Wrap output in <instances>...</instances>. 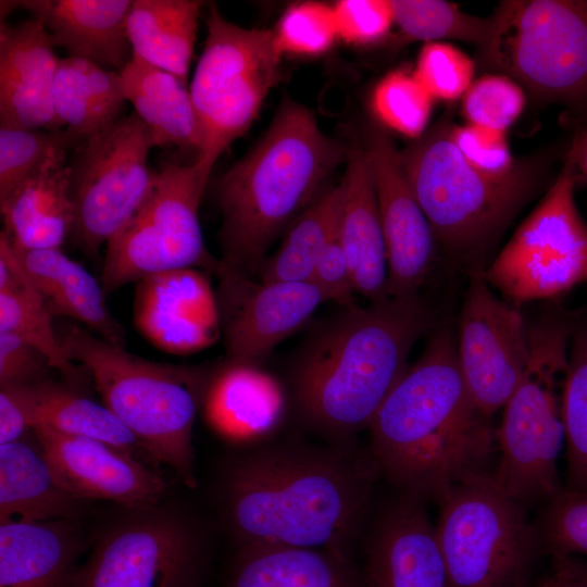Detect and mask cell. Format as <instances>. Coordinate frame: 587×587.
I'll return each instance as SVG.
<instances>
[{
    "label": "cell",
    "mask_w": 587,
    "mask_h": 587,
    "mask_svg": "<svg viewBox=\"0 0 587 587\" xmlns=\"http://www.w3.org/2000/svg\"><path fill=\"white\" fill-rule=\"evenodd\" d=\"M554 576L559 587H587L570 557H554Z\"/></svg>",
    "instance_id": "obj_50"
},
{
    "label": "cell",
    "mask_w": 587,
    "mask_h": 587,
    "mask_svg": "<svg viewBox=\"0 0 587 587\" xmlns=\"http://www.w3.org/2000/svg\"><path fill=\"white\" fill-rule=\"evenodd\" d=\"M189 90L201 128L196 162L211 174L229 145L247 132L280 76L282 52L273 30L245 28L215 5Z\"/></svg>",
    "instance_id": "obj_10"
},
{
    "label": "cell",
    "mask_w": 587,
    "mask_h": 587,
    "mask_svg": "<svg viewBox=\"0 0 587 587\" xmlns=\"http://www.w3.org/2000/svg\"><path fill=\"white\" fill-rule=\"evenodd\" d=\"M537 528L553 557L587 554V490L562 488L547 502Z\"/></svg>",
    "instance_id": "obj_42"
},
{
    "label": "cell",
    "mask_w": 587,
    "mask_h": 587,
    "mask_svg": "<svg viewBox=\"0 0 587 587\" xmlns=\"http://www.w3.org/2000/svg\"><path fill=\"white\" fill-rule=\"evenodd\" d=\"M582 125L578 127L566 158L587 177V110L580 114Z\"/></svg>",
    "instance_id": "obj_49"
},
{
    "label": "cell",
    "mask_w": 587,
    "mask_h": 587,
    "mask_svg": "<svg viewBox=\"0 0 587 587\" xmlns=\"http://www.w3.org/2000/svg\"><path fill=\"white\" fill-rule=\"evenodd\" d=\"M363 149L376 189L386 248L388 295L395 299L417 298L432 271L437 239L390 138L382 130L372 129Z\"/></svg>",
    "instance_id": "obj_17"
},
{
    "label": "cell",
    "mask_w": 587,
    "mask_h": 587,
    "mask_svg": "<svg viewBox=\"0 0 587 587\" xmlns=\"http://www.w3.org/2000/svg\"><path fill=\"white\" fill-rule=\"evenodd\" d=\"M395 23L411 39L436 42L459 39L485 40L490 20L462 12L455 3L441 0H390Z\"/></svg>",
    "instance_id": "obj_37"
},
{
    "label": "cell",
    "mask_w": 587,
    "mask_h": 587,
    "mask_svg": "<svg viewBox=\"0 0 587 587\" xmlns=\"http://www.w3.org/2000/svg\"><path fill=\"white\" fill-rule=\"evenodd\" d=\"M536 587V586H535Z\"/></svg>",
    "instance_id": "obj_53"
},
{
    "label": "cell",
    "mask_w": 587,
    "mask_h": 587,
    "mask_svg": "<svg viewBox=\"0 0 587 587\" xmlns=\"http://www.w3.org/2000/svg\"><path fill=\"white\" fill-rule=\"evenodd\" d=\"M489 20L488 65L540 99L587 110V0L503 1Z\"/></svg>",
    "instance_id": "obj_8"
},
{
    "label": "cell",
    "mask_w": 587,
    "mask_h": 587,
    "mask_svg": "<svg viewBox=\"0 0 587 587\" xmlns=\"http://www.w3.org/2000/svg\"><path fill=\"white\" fill-rule=\"evenodd\" d=\"M450 127L436 125L399 154L436 239L450 250L466 251L509 222L530 195L541 168L517 162L505 177L486 175L463 158Z\"/></svg>",
    "instance_id": "obj_7"
},
{
    "label": "cell",
    "mask_w": 587,
    "mask_h": 587,
    "mask_svg": "<svg viewBox=\"0 0 587 587\" xmlns=\"http://www.w3.org/2000/svg\"><path fill=\"white\" fill-rule=\"evenodd\" d=\"M118 73L125 99L154 147L175 146L198 155L202 135L187 82L134 55Z\"/></svg>",
    "instance_id": "obj_28"
},
{
    "label": "cell",
    "mask_w": 587,
    "mask_h": 587,
    "mask_svg": "<svg viewBox=\"0 0 587 587\" xmlns=\"http://www.w3.org/2000/svg\"><path fill=\"white\" fill-rule=\"evenodd\" d=\"M474 403L449 327L438 330L379 407L370 455L399 494L439 503L452 487L489 473L496 433Z\"/></svg>",
    "instance_id": "obj_2"
},
{
    "label": "cell",
    "mask_w": 587,
    "mask_h": 587,
    "mask_svg": "<svg viewBox=\"0 0 587 587\" xmlns=\"http://www.w3.org/2000/svg\"><path fill=\"white\" fill-rule=\"evenodd\" d=\"M59 337L67 357L89 376L102 403L145 452L193 487L192 427L215 369L146 360L77 325L62 328Z\"/></svg>",
    "instance_id": "obj_5"
},
{
    "label": "cell",
    "mask_w": 587,
    "mask_h": 587,
    "mask_svg": "<svg viewBox=\"0 0 587 587\" xmlns=\"http://www.w3.org/2000/svg\"><path fill=\"white\" fill-rule=\"evenodd\" d=\"M52 100L55 128L82 141L120 120L126 102L118 72L73 57L59 58Z\"/></svg>",
    "instance_id": "obj_33"
},
{
    "label": "cell",
    "mask_w": 587,
    "mask_h": 587,
    "mask_svg": "<svg viewBox=\"0 0 587 587\" xmlns=\"http://www.w3.org/2000/svg\"><path fill=\"white\" fill-rule=\"evenodd\" d=\"M203 5L198 0H135L127 18L133 55L187 82Z\"/></svg>",
    "instance_id": "obj_34"
},
{
    "label": "cell",
    "mask_w": 587,
    "mask_h": 587,
    "mask_svg": "<svg viewBox=\"0 0 587 587\" xmlns=\"http://www.w3.org/2000/svg\"><path fill=\"white\" fill-rule=\"evenodd\" d=\"M30 429L24 413L12 392L0 389V445L21 440Z\"/></svg>",
    "instance_id": "obj_48"
},
{
    "label": "cell",
    "mask_w": 587,
    "mask_h": 587,
    "mask_svg": "<svg viewBox=\"0 0 587 587\" xmlns=\"http://www.w3.org/2000/svg\"><path fill=\"white\" fill-rule=\"evenodd\" d=\"M152 148L149 129L133 112L72 150L70 238L87 254L105 247L142 204L153 180L148 164Z\"/></svg>",
    "instance_id": "obj_12"
},
{
    "label": "cell",
    "mask_w": 587,
    "mask_h": 587,
    "mask_svg": "<svg viewBox=\"0 0 587 587\" xmlns=\"http://www.w3.org/2000/svg\"><path fill=\"white\" fill-rule=\"evenodd\" d=\"M525 105V93L519 83L507 75L487 74L473 80L462 97L467 123L505 133L519 118Z\"/></svg>",
    "instance_id": "obj_41"
},
{
    "label": "cell",
    "mask_w": 587,
    "mask_h": 587,
    "mask_svg": "<svg viewBox=\"0 0 587 587\" xmlns=\"http://www.w3.org/2000/svg\"><path fill=\"white\" fill-rule=\"evenodd\" d=\"M12 247L53 316L75 320L100 338L125 347V330L107 305L101 282L61 249L22 250Z\"/></svg>",
    "instance_id": "obj_27"
},
{
    "label": "cell",
    "mask_w": 587,
    "mask_h": 587,
    "mask_svg": "<svg viewBox=\"0 0 587 587\" xmlns=\"http://www.w3.org/2000/svg\"><path fill=\"white\" fill-rule=\"evenodd\" d=\"M438 505L435 530L452 587H526L539 530L490 472L459 483Z\"/></svg>",
    "instance_id": "obj_9"
},
{
    "label": "cell",
    "mask_w": 587,
    "mask_h": 587,
    "mask_svg": "<svg viewBox=\"0 0 587 587\" xmlns=\"http://www.w3.org/2000/svg\"><path fill=\"white\" fill-rule=\"evenodd\" d=\"M450 136L463 158L486 175L505 177L517 165L504 133L466 123L451 126Z\"/></svg>",
    "instance_id": "obj_44"
},
{
    "label": "cell",
    "mask_w": 587,
    "mask_h": 587,
    "mask_svg": "<svg viewBox=\"0 0 587 587\" xmlns=\"http://www.w3.org/2000/svg\"><path fill=\"white\" fill-rule=\"evenodd\" d=\"M574 562V561H573ZM574 565H575V569L576 571L578 572V574L580 575V577L585 580V583L587 584V563L584 564V563H575L574 562Z\"/></svg>",
    "instance_id": "obj_52"
},
{
    "label": "cell",
    "mask_w": 587,
    "mask_h": 587,
    "mask_svg": "<svg viewBox=\"0 0 587 587\" xmlns=\"http://www.w3.org/2000/svg\"><path fill=\"white\" fill-rule=\"evenodd\" d=\"M536 587H559V586L554 576L551 573L542 582H540Z\"/></svg>",
    "instance_id": "obj_51"
},
{
    "label": "cell",
    "mask_w": 587,
    "mask_h": 587,
    "mask_svg": "<svg viewBox=\"0 0 587 587\" xmlns=\"http://www.w3.org/2000/svg\"><path fill=\"white\" fill-rule=\"evenodd\" d=\"M82 142L66 129L0 126V202L4 201L51 155Z\"/></svg>",
    "instance_id": "obj_38"
},
{
    "label": "cell",
    "mask_w": 587,
    "mask_h": 587,
    "mask_svg": "<svg viewBox=\"0 0 587 587\" xmlns=\"http://www.w3.org/2000/svg\"><path fill=\"white\" fill-rule=\"evenodd\" d=\"M202 411L207 423L237 444L267 439L283 424L287 397L282 384L260 366L225 363L208 385Z\"/></svg>",
    "instance_id": "obj_23"
},
{
    "label": "cell",
    "mask_w": 587,
    "mask_h": 587,
    "mask_svg": "<svg viewBox=\"0 0 587 587\" xmlns=\"http://www.w3.org/2000/svg\"><path fill=\"white\" fill-rule=\"evenodd\" d=\"M67 151L47 159L4 201L3 232L22 250L61 249L71 237L74 210Z\"/></svg>",
    "instance_id": "obj_25"
},
{
    "label": "cell",
    "mask_w": 587,
    "mask_h": 587,
    "mask_svg": "<svg viewBox=\"0 0 587 587\" xmlns=\"http://www.w3.org/2000/svg\"><path fill=\"white\" fill-rule=\"evenodd\" d=\"M80 539L74 521L0 525V587H71Z\"/></svg>",
    "instance_id": "obj_26"
},
{
    "label": "cell",
    "mask_w": 587,
    "mask_h": 587,
    "mask_svg": "<svg viewBox=\"0 0 587 587\" xmlns=\"http://www.w3.org/2000/svg\"><path fill=\"white\" fill-rule=\"evenodd\" d=\"M333 9L338 38L348 43L378 41L395 23L390 0H341Z\"/></svg>",
    "instance_id": "obj_45"
},
{
    "label": "cell",
    "mask_w": 587,
    "mask_h": 587,
    "mask_svg": "<svg viewBox=\"0 0 587 587\" xmlns=\"http://www.w3.org/2000/svg\"><path fill=\"white\" fill-rule=\"evenodd\" d=\"M575 167L555 182L482 275L514 304L553 299L587 282V224L574 199Z\"/></svg>",
    "instance_id": "obj_13"
},
{
    "label": "cell",
    "mask_w": 587,
    "mask_h": 587,
    "mask_svg": "<svg viewBox=\"0 0 587 587\" xmlns=\"http://www.w3.org/2000/svg\"><path fill=\"white\" fill-rule=\"evenodd\" d=\"M216 278L227 363L260 366L325 302L312 282L264 283L227 266Z\"/></svg>",
    "instance_id": "obj_16"
},
{
    "label": "cell",
    "mask_w": 587,
    "mask_h": 587,
    "mask_svg": "<svg viewBox=\"0 0 587 587\" xmlns=\"http://www.w3.org/2000/svg\"><path fill=\"white\" fill-rule=\"evenodd\" d=\"M571 332V317L557 309L528 326L527 366L496 432L500 459L491 476L526 509L562 489L557 462L565 441L562 392Z\"/></svg>",
    "instance_id": "obj_6"
},
{
    "label": "cell",
    "mask_w": 587,
    "mask_h": 587,
    "mask_svg": "<svg viewBox=\"0 0 587 587\" xmlns=\"http://www.w3.org/2000/svg\"><path fill=\"white\" fill-rule=\"evenodd\" d=\"M311 282L321 290L325 301H334L344 309L357 305L352 272L338 236V226L314 268Z\"/></svg>",
    "instance_id": "obj_47"
},
{
    "label": "cell",
    "mask_w": 587,
    "mask_h": 587,
    "mask_svg": "<svg viewBox=\"0 0 587 587\" xmlns=\"http://www.w3.org/2000/svg\"><path fill=\"white\" fill-rule=\"evenodd\" d=\"M210 273L179 268L146 276L135 284L133 321L158 349L192 354L222 337L216 291Z\"/></svg>",
    "instance_id": "obj_18"
},
{
    "label": "cell",
    "mask_w": 587,
    "mask_h": 587,
    "mask_svg": "<svg viewBox=\"0 0 587 587\" xmlns=\"http://www.w3.org/2000/svg\"><path fill=\"white\" fill-rule=\"evenodd\" d=\"M83 500L58 482L39 445H0V523L75 521Z\"/></svg>",
    "instance_id": "obj_29"
},
{
    "label": "cell",
    "mask_w": 587,
    "mask_h": 587,
    "mask_svg": "<svg viewBox=\"0 0 587 587\" xmlns=\"http://www.w3.org/2000/svg\"><path fill=\"white\" fill-rule=\"evenodd\" d=\"M341 199L340 183L303 210L288 226L277 251L263 262L258 279L311 282L321 255L337 230Z\"/></svg>",
    "instance_id": "obj_35"
},
{
    "label": "cell",
    "mask_w": 587,
    "mask_h": 587,
    "mask_svg": "<svg viewBox=\"0 0 587 587\" xmlns=\"http://www.w3.org/2000/svg\"><path fill=\"white\" fill-rule=\"evenodd\" d=\"M37 18L0 25V126L58 130L53 84L59 58Z\"/></svg>",
    "instance_id": "obj_21"
},
{
    "label": "cell",
    "mask_w": 587,
    "mask_h": 587,
    "mask_svg": "<svg viewBox=\"0 0 587 587\" xmlns=\"http://www.w3.org/2000/svg\"><path fill=\"white\" fill-rule=\"evenodd\" d=\"M48 358L15 335L0 333V387L24 386L48 379Z\"/></svg>",
    "instance_id": "obj_46"
},
{
    "label": "cell",
    "mask_w": 587,
    "mask_h": 587,
    "mask_svg": "<svg viewBox=\"0 0 587 587\" xmlns=\"http://www.w3.org/2000/svg\"><path fill=\"white\" fill-rule=\"evenodd\" d=\"M425 503L399 494L378 511L362 587H452Z\"/></svg>",
    "instance_id": "obj_20"
},
{
    "label": "cell",
    "mask_w": 587,
    "mask_h": 587,
    "mask_svg": "<svg viewBox=\"0 0 587 587\" xmlns=\"http://www.w3.org/2000/svg\"><path fill=\"white\" fill-rule=\"evenodd\" d=\"M349 152L321 130L309 109L283 100L257 145L216 182L224 265L258 279L274 240Z\"/></svg>",
    "instance_id": "obj_4"
},
{
    "label": "cell",
    "mask_w": 587,
    "mask_h": 587,
    "mask_svg": "<svg viewBox=\"0 0 587 587\" xmlns=\"http://www.w3.org/2000/svg\"><path fill=\"white\" fill-rule=\"evenodd\" d=\"M344 310L311 338L292 374L302 417L338 445L369 428L429 321L419 297Z\"/></svg>",
    "instance_id": "obj_3"
},
{
    "label": "cell",
    "mask_w": 587,
    "mask_h": 587,
    "mask_svg": "<svg viewBox=\"0 0 587 587\" xmlns=\"http://www.w3.org/2000/svg\"><path fill=\"white\" fill-rule=\"evenodd\" d=\"M562 417L567 459L564 488L587 490V314H573Z\"/></svg>",
    "instance_id": "obj_36"
},
{
    "label": "cell",
    "mask_w": 587,
    "mask_h": 587,
    "mask_svg": "<svg viewBox=\"0 0 587 587\" xmlns=\"http://www.w3.org/2000/svg\"><path fill=\"white\" fill-rule=\"evenodd\" d=\"M39 20L54 47L68 57L120 72L133 52L127 35L129 0L13 1Z\"/></svg>",
    "instance_id": "obj_22"
},
{
    "label": "cell",
    "mask_w": 587,
    "mask_h": 587,
    "mask_svg": "<svg viewBox=\"0 0 587 587\" xmlns=\"http://www.w3.org/2000/svg\"><path fill=\"white\" fill-rule=\"evenodd\" d=\"M273 32L282 54L316 57L338 39L333 7L317 1L290 5Z\"/></svg>",
    "instance_id": "obj_40"
},
{
    "label": "cell",
    "mask_w": 587,
    "mask_h": 587,
    "mask_svg": "<svg viewBox=\"0 0 587 587\" xmlns=\"http://www.w3.org/2000/svg\"><path fill=\"white\" fill-rule=\"evenodd\" d=\"M458 361L469 392L488 417L520 385L528 357V326L500 300L482 275L473 276L459 319Z\"/></svg>",
    "instance_id": "obj_15"
},
{
    "label": "cell",
    "mask_w": 587,
    "mask_h": 587,
    "mask_svg": "<svg viewBox=\"0 0 587 587\" xmlns=\"http://www.w3.org/2000/svg\"><path fill=\"white\" fill-rule=\"evenodd\" d=\"M203 559L201 530L186 515L137 509L99 539L71 587H197Z\"/></svg>",
    "instance_id": "obj_14"
},
{
    "label": "cell",
    "mask_w": 587,
    "mask_h": 587,
    "mask_svg": "<svg viewBox=\"0 0 587 587\" xmlns=\"http://www.w3.org/2000/svg\"><path fill=\"white\" fill-rule=\"evenodd\" d=\"M379 471L346 445L275 442L233 461L226 516L242 546L332 550L347 555L371 511Z\"/></svg>",
    "instance_id": "obj_1"
},
{
    "label": "cell",
    "mask_w": 587,
    "mask_h": 587,
    "mask_svg": "<svg viewBox=\"0 0 587 587\" xmlns=\"http://www.w3.org/2000/svg\"><path fill=\"white\" fill-rule=\"evenodd\" d=\"M20 404L32 429L46 425L63 434L96 439L136 457L138 439L103 403L77 387L51 378L24 386H5Z\"/></svg>",
    "instance_id": "obj_30"
},
{
    "label": "cell",
    "mask_w": 587,
    "mask_h": 587,
    "mask_svg": "<svg viewBox=\"0 0 587 587\" xmlns=\"http://www.w3.org/2000/svg\"><path fill=\"white\" fill-rule=\"evenodd\" d=\"M434 101L413 72L397 70L385 75L375 86L371 105L386 127L419 139L426 133Z\"/></svg>",
    "instance_id": "obj_39"
},
{
    "label": "cell",
    "mask_w": 587,
    "mask_h": 587,
    "mask_svg": "<svg viewBox=\"0 0 587 587\" xmlns=\"http://www.w3.org/2000/svg\"><path fill=\"white\" fill-rule=\"evenodd\" d=\"M53 314L22 267L14 249L0 233V333L17 336L37 348L65 383L82 387L87 373L65 353Z\"/></svg>",
    "instance_id": "obj_31"
},
{
    "label": "cell",
    "mask_w": 587,
    "mask_h": 587,
    "mask_svg": "<svg viewBox=\"0 0 587 587\" xmlns=\"http://www.w3.org/2000/svg\"><path fill=\"white\" fill-rule=\"evenodd\" d=\"M475 64L458 47L448 42H426L413 71L434 100L462 98L473 83Z\"/></svg>",
    "instance_id": "obj_43"
},
{
    "label": "cell",
    "mask_w": 587,
    "mask_h": 587,
    "mask_svg": "<svg viewBox=\"0 0 587 587\" xmlns=\"http://www.w3.org/2000/svg\"><path fill=\"white\" fill-rule=\"evenodd\" d=\"M208 173L196 161L163 163L130 221L107 243L101 284L105 294L161 272L199 268L214 275L224 263L207 249L198 211Z\"/></svg>",
    "instance_id": "obj_11"
},
{
    "label": "cell",
    "mask_w": 587,
    "mask_h": 587,
    "mask_svg": "<svg viewBox=\"0 0 587 587\" xmlns=\"http://www.w3.org/2000/svg\"><path fill=\"white\" fill-rule=\"evenodd\" d=\"M58 482L80 500L104 499L130 510L158 505L166 485L133 454L102 441L32 428Z\"/></svg>",
    "instance_id": "obj_19"
},
{
    "label": "cell",
    "mask_w": 587,
    "mask_h": 587,
    "mask_svg": "<svg viewBox=\"0 0 587 587\" xmlns=\"http://www.w3.org/2000/svg\"><path fill=\"white\" fill-rule=\"evenodd\" d=\"M338 236L355 292L370 303L389 297L387 258L376 189L364 149L350 150L342 180Z\"/></svg>",
    "instance_id": "obj_24"
},
{
    "label": "cell",
    "mask_w": 587,
    "mask_h": 587,
    "mask_svg": "<svg viewBox=\"0 0 587 587\" xmlns=\"http://www.w3.org/2000/svg\"><path fill=\"white\" fill-rule=\"evenodd\" d=\"M230 587H362V576L332 550L242 546Z\"/></svg>",
    "instance_id": "obj_32"
}]
</instances>
